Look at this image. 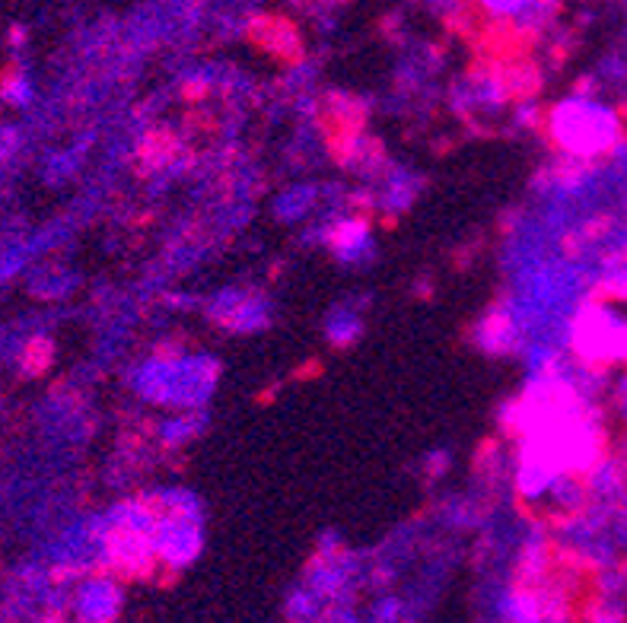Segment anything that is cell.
I'll use <instances>...</instances> for the list:
<instances>
[{"instance_id":"1","label":"cell","mask_w":627,"mask_h":623,"mask_svg":"<svg viewBox=\"0 0 627 623\" xmlns=\"http://www.w3.org/2000/svg\"><path fill=\"white\" fill-rule=\"evenodd\" d=\"M570 121V134L567 144L573 149H602L608 147L618 134V124L608 111L592 109V106H573V111H567Z\"/></svg>"},{"instance_id":"2","label":"cell","mask_w":627,"mask_h":623,"mask_svg":"<svg viewBox=\"0 0 627 623\" xmlns=\"http://www.w3.org/2000/svg\"><path fill=\"white\" fill-rule=\"evenodd\" d=\"M507 3H513V0H507Z\"/></svg>"}]
</instances>
